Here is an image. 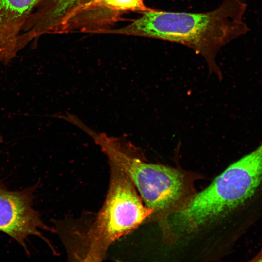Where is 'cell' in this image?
Here are the masks:
<instances>
[{
	"label": "cell",
	"mask_w": 262,
	"mask_h": 262,
	"mask_svg": "<svg viewBox=\"0 0 262 262\" xmlns=\"http://www.w3.org/2000/svg\"><path fill=\"white\" fill-rule=\"evenodd\" d=\"M246 8L241 0H225L216 9L205 13L152 9L128 25L106 30L104 33L159 39L185 45L202 55L210 72L220 80L222 75L215 57L221 47L248 31L242 21Z\"/></svg>",
	"instance_id": "1"
},
{
	"label": "cell",
	"mask_w": 262,
	"mask_h": 262,
	"mask_svg": "<svg viewBox=\"0 0 262 262\" xmlns=\"http://www.w3.org/2000/svg\"><path fill=\"white\" fill-rule=\"evenodd\" d=\"M262 209V144L229 165L171 215V227L191 233L238 212L254 223Z\"/></svg>",
	"instance_id": "2"
},
{
	"label": "cell",
	"mask_w": 262,
	"mask_h": 262,
	"mask_svg": "<svg viewBox=\"0 0 262 262\" xmlns=\"http://www.w3.org/2000/svg\"><path fill=\"white\" fill-rule=\"evenodd\" d=\"M109 165V185L102 207L85 229L72 233L69 249L71 257L77 261H102L114 242L154 213L143 204L126 173L114 164Z\"/></svg>",
	"instance_id": "3"
},
{
	"label": "cell",
	"mask_w": 262,
	"mask_h": 262,
	"mask_svg": "<svg viewBox=\"0 0 262 262\" xmlns=\"http://www.w3.org/2000/svg\"><path fill=\"white\" fill-rule=\"evenodd\" d=\"M91 136L100 146L109 163L129 177L144 205L154 213L174 208L185 196L187 181L182 172L143 161L137 156L136 147L124 137H111L95 131Z\"/></svg>",
	"instance_id": "4"
},
{
	"label": "cell",
	"mask_w": 262,
	"mask_h": 262,
	"mask_svg": "<svg viewBox=\"0 0 262 262\" xmlns=\"http://www.w3.org/2000/svg\"><path fill=\"white\" fill-rule=\"evenodd\" d=\"M34 185L20 191L9 190L0 180V231L16 240L29 253L26 241L30 236L41 238L51 244L40 231H52L44 224L39 213L33 207Z\"/></svg>",
	"instance_id": "5"
},
{
	"label": "cell",
	"mask_w": 262,
	"mask_h": 262,
	"mask_svg": "<svg viewBox=\"0 0 262 262\" xmlns=\"http://www.w3.org/2000/svg\"><path fill=\"white\" fill-rule=\"evenodd\" d=\"M143 0H82L69 14L60 34L72 32L100 33L110 29L128 12L152 10Z\"/></svg>",
	"instance_id": "6"
},
{
	"label": "cell",
	"mask_w": 262,
	"mask_h": 262,
	"mask_svg": "<svg viewBox=\"0 0 262 262\" xmlns=\"http://www.w3.org/2000/svg\"><path fill=\"white\" fill-rule=\"evenodd\" d=\"M41 0H0V63L8 65L18 53V39Z\"/></svg>",
	"instance_id": "7"
},
{
	"label": "cell",
	"mask_w": 262,
	"mask_h": 262,
	"mask_svg": "<svg viewBox=\"0 0 262 262\" xmlns=\"http://www.w3.org/2000/svg\"><path fill=\"white\" fill-rule=\"evenodd\" d=\"M62 9L70 11L75 8L82 0H53Z\"/></svg>",
	"instance_id": "8"
},
{
	"label": "cell",
	"mask_w": 262,
	"mask_h": 262,
	"mask_svg": "<svg viewBox=\"0 0 262 262\" xmlns=\"http://www.w3.org/2000/svg\"><path fill=\"white\" fill-rule=\"evenodd\" d=\"M250 261L262 262V249Z\"/></svg>",
	"instance_id": "9"
}]
</instances>
